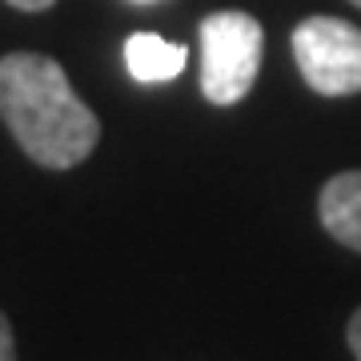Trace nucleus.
<instances>
[{"label": "nucleus", "mask_w": 361, "mask_h": 361, "mask_svg": "<svg viewBox=\"0 0 361 361\" xmlns=\"http://www.w3.org/2000/svg\"><path fill=\"white\" fill-rule=\"evenodd\" d=\"M0 121L28 161L73 169L97 149L101 121L68 85L65 68L44 52L0 56Z\"/></svg>", "instance_id": "f257e3e1"}, {"label": "nucleus", "mask_w": 361, "mask_h": 361, "mask_svg": "<svg viewBox=\"0 0 361 361\" xmlns=\"http://www.w3.org/2000/svg\"><path fill=\"white\" fill-rule=\"evenodd\" d=\"M197 37H201V92L213 104L245 101L261 73V52H265L261 20L225 8V13H209Z\"/></svg>", "instance_id": "f03ea898"}, {"label": "nucleus", "mask_w": 361, "mask_h": 361, "mask_svg": "<svg viewBox=\"0 0 361 361\" xmlns=\"http://www.w3.org/2000/svg\"><path fill=\"white\" fill-rule=\"evenodd\" d=\"M293 61L313 92L353 97L361 92V28L341 16H305L293 28Z\"/></svg>", "instance_id": "7ed1b4c3"}, {"label": "nucleus", "mask_w": 361, "mask_h": 361, "mask_svg": "<svg viewBox=\"0 0 361 361\" xmlns=\"http://www.w3.org/2000/svg\"><path fill=\"white\" fill-rule=\"evenodd\" d=\"M317 217L334 241L361 253V169L325 180V189L317 193Z\"/></svg>", "instance_id": "20e7f679"}, {"label": "nucleus", "mask_w": 361, "mask_h": 361, "mask_svg": "<svg viewBox=\"0 0 361 361\" xmlns=\"http://www.w3.org/2000/svg\"><path fill=\"white\" fill-rule=\"evenodd\" d=\"M185 61H189V49L157 37V32H133L125 40V65H129L133 80H141V85H161V80L180 77Z\"/></svg>", "instance_id": "39448f33"}, {"label": "nucleus", "mask_w": 361, "mask_h": 361, "mask_svg": "<svg viewBox=\"0 0 361 361\" xmlns=\"http://www.w3.org/2000/svg\"><path fill=\"white\" fill-rule=\"evenodd\" d=\"M0 361H16V341H13V325L0 313Z\"/></svg>", "instance_id": "423d86ee"}, {"label": "nucleus", "mask_w": 361, "mask_h": 361, "mask_svg": "<svg viewBox=\"0 0 361 361\" xmlns=\"http://www.w3.org/2000/svg\"><path fill=\"white\" fill-rule=\"evenodd\" d=\"M345 341H349V349H353V357L361 361V310L349 317V329H345Z\"/></svg>", "instance_id": "0eeeda50"}, {"label": "nucleus", "mask_w": 361, "mask_h": 361, "mask_svg": "<svg viewBox=\"0 0 361 361\" xmlns=\"http://www.w3.org/2000/svg\"><path fill=\"white\" fill-rule=\"evenodd\" d=\"M13 8H20V13H44V8H52L56 0H8Z\"/></svg>", "instance_id": "6e6552de"}, {"label": "nucleus", "mask_w": 361, "mask_h": 361, "mask_svg": "<svg viewBox=\"0 0 361 361\" xmlns=\"http://www.w3.org/2000/svg\"><path fill=\"white\" fill-rule=\"evenodd\" d=\"M349 4H357V8H361V0H349Z\"/></svg>", "instance_id": "1a4fd4ad"}]
</instances>
